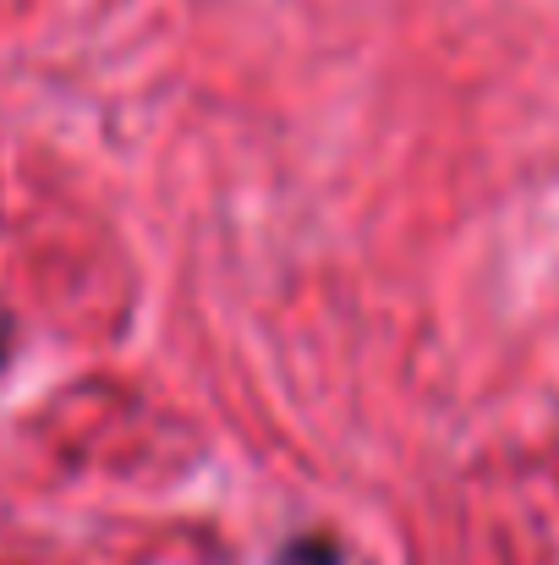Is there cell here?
<instances>
[{"mask_svg":"<svg viewBox=\"0 0 559 565\" xmlns=\"http://www.w3.org/2000/svg\"><path fill=\"white\" fill-rule=\"evenodd\" d=\"M275 565H346V555H341V544L324 539V533H297V539L280 544Z\"/></svg>","mask_w":559,"mask_h":565,"instance_id":"cell-1","label":"cell"},{"mask_svg":"<svg viewBox=\"0 0 559 565\" xmlns=\"http://www.w3.org/2000/svg\"><path fill=\"white\" fill-rule=\"evenodd\" d=\"M6 352H11V319L0 313V363H6Z\"/></svg>","mask_w":559,"mask_h":565,"instance_id":"cell-2","label":"cell"}]
</instances>
